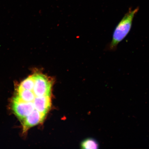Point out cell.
Listing matches in <instances>:
<instances>
[{"label":"cell","mask_w":149,"mask_h":149,"mask_svg":"<svg viewBox=\"0 0 149 149\" xmlns=\"http://www.w3.org/2000/svg\"><path fill=\"white\" fill-rule=\"evenodd\" d=\"M139 10V7L132 9L130 8L117 25L113 35L112 39L109 45V49L112 51L116 50L117 46L125 38L131 29L134 17Z\"/></svg>","instance_id":"obj_1"},{"label":"cell","mask_w":149,"mask_h":149,"mask_svg":"<svg viewBox=\"0 0 149 149\" xmlns=\"http://www.w3.org/2000/svg\"><path fill=\"white\" fill-rule=\"evenodd\" d=\"M35 84L33 91L37 96H51L52 80L47 76L36 70L33 72Z\"/></svg>","instance_id":"obj_2"},{"label":"cell","mask_w":149,"mask_h":149,"mask_svg":"<svg viewBox=\"0 0 149 149\" xmlns=\"http://www.w3.org/2000/svg\"><path fill=\"white\" fill-rule=\"evenodd\" d=\"M12 109L14 114L21 121L36 110L33 102H22L15 97L13 100Z\"/></svg>","instance_id":"obj_3"},{"label":"cell","mask_w":149,"mask_h":149,"mask_svg":"<svg viewBox=\"0 0 149 149\" xmlns=\"http://www.w3.org/2000/svg\"><path fill=\"white\" fill-rule=\"evenodd\" d=\"M46 115L35 110L30 115L22 121L24 132L29 128L40 123L44 121Z\"/></svg>","instance_id":"obj_4"},{"label":"cell","mask_w":149,"mask_h":149,"mask_svg":"<svg viewBox=\"0 0 149 149\" xmlns=\"http://www.w3.org/2000/svg\"><path fill=\"white\" fill-rule=\"evenodd\" d=\"M33 104L36 110L46 116L51 108V96H36Z\"/></svg>","instance_id":"obj_5"},{"label":"cell","mask_w":149,"mask_h":149,"mask_svg":"<svg viewBox=\"0 0 149 149\" xmlns=\"http://www.w3.org/2000/svg\"><path fill=\"white\" fill-rule=\"evenodd\" d=\"M81 146L82 148L86 149H98L99 145L97 141L93 139H85L82 142Z\"/></svg>","instance_id":"obj_6"}]
</instances>
